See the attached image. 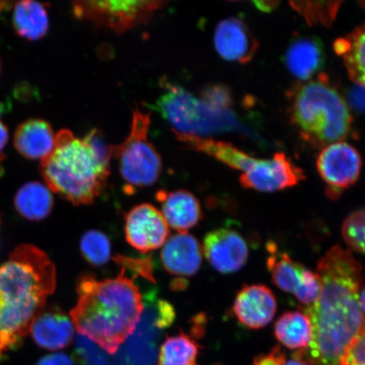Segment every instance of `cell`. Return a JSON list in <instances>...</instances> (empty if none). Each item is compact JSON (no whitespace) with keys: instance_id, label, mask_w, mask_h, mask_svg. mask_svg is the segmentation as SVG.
<instances>
[{"instance_id":"cell-1","label":"cell","mask_w":365,"mask_h":365,"mask_svg":"<svg viewBox=\"0 0 365 365\" xmlns=\"http://www.w3.org/2000/svg\"><path fill=\"white\" fill-rule=\"evenodd\" d=\"M317 274L321 294L307 309L312 339L299 352L312 365H340L365 328L359 302L362 268L349 250L335 246L319 259Z\"/></svg>"},{"instance_id":"cell-2","label":"cell","mask_w":365,"mask_h":365,"mask_svg":"<svg viewBox=\"0 0 365 365\" xmlns=\"http://www.w3.org/2000/svg\"><path fill=\"white\" fill-rule=\"evenodd\" d=\"M56 287V266L35 245H18L0 264V359L20 348Z\"/></svg>"},{"instance_id":"cell-3","label":"cell","mask_w":365,"mask_h":365,"mask_svg":"<svg viewBox=\"0 0 365 365\" xmlns=\"http://www.w3.org/2000/svg\"><path fill=\"white\" fill-rule=\"evenodd\" d=\"M121 271L115 278L105 280L82 274L76 285L78 299L70 312L80 334L109 354H115L133 334L144 309L138 286L124 268Z\"/></svg>"},{"instance_id":"cell-4","label":"cell","mask_w":365,"mask_h":365,"mask_svg":"<svg viewBox=\"0 0 365 365\" xmlns=\"http://www.w3.org/2000/svg\"><path fill=\"white\" fill-rule=\"evenodd\" d=\"M40 171L50 190L75 205L93 203L110 175V168L103 165L84 140L68 130L56 135V145L41 161Z\"/></svg>"},{"instance_id":"cell-5","label":"cell","mask_w":365,"mask_h":365,"mask_svg":"<svg viewBox=\"0 0 365 365\" xmlns=\"http://www.w3.org/2000/svg\"><path fill=\"white\" fill-rule=\"evenodd\" d=\"M289 98L292 122L314 147L326 148L352 135L349 105L327 76L297 85Z\"/></svg>"},{"instance_id":"cell-6","label":"cell","mask_w":365,"mask_h":365,"mask_svg":"<svg viewBox=\"0 0 365 365\" xmlns=\"http://www.w3.org/2000/svg\"><path fill=\"white\" fill-rule=\"evenodd\" d=\"M163 93L155 109L170 123L175 133L205 137L240 131L251 135L231 110L214 108L180 86L163 81Z\"/></svg>"},{"instance_id":"cell-7","label":"cell","mask_w":365,"mask_h":365,"mask_svg":"<svg viewBox=\"0 0 365 365\" xmlns=\"http://www.w3.org/2000/svg\"><path fill=\"white\" fill-rule=\"evenodd\" d=\"M150 125V113L136 109L129 135L113 147V156L118 160L121 176L129 191L153 185L161 175V156L148 140Z\"/></svg>"},{"instance_id":"cell-8","label":"cell","mask_w":365,"mask_h":365,"mask_svg":"<svg viewBox=\"0 0 365 365\" xmlns=\"http://www.w3.org/2000/svg\"><path fill=\"white\" fill-rule=\"evenodd\" d=\"M165 1H75L72 11L77 19L93 22L116 34L147 23Z\"/></svg>"},{"instance_id":"cell-9","label":"cell","mask_w":365,"mask_h":365,"mask_svg":"<svg viewBox=\"0 0 365 365\" xmlns=\"http://www.w3.org/2000/svg\"><path fill=\"white\" fill-rule=\"evenodd\" d=\"M267 250V267L274 284L294 294L303 304L310 307L316 302L322 290L318 274L294 261L289 255L281 253L273 242H269Z\"/></svg>"},{"instance_id":"cell-10","label":"cell","mask_w":365,"mask_h":365,"mask_svg":"<svg viewBox=\"0 0 365 365\" xmlns=\"http://www.w3.org/2000/svg\"><path fill=\"white\" fill-rule=\"evenodd\" d=\"M317 170L327 185V194L336 198L359 180L362 160L352 145L341 141L324 148L317 159Z\"/></svg>"},{"instance_id":"cell-11","label":"cell","mask_w":365,"mask_h":365,"mask_svg":"<svg viewBox=\"0 0 365 365\" xmlns=\"http://www.w3.org/2000/svg\"><path fill=\"white\" fill-rule=\"evenodd\" d=\"M304 180V172L294 165L284 153H277L272 159H257L254 165L240 177L245 189L262 192L291 188Z\"/></svg>"},{"instance_id":"cell-12","label":"cell","mask_w":365,"mask_h":365,"mask_svg":"<svg viewBox=\"0 0 365 365\" xmlns=\"http://www.w3.org/2000/svg\"><path fill=\"white\" fill-rule=\"evenodd\" d=\"M125 239L132 247L145 254L162 247L170 235L162 212L143 203L131 208L125 217Z\"/></svg>"},{"instance_id":"cell-13","label":"cell","mask_w":365,"mask_h":365,"mask_svg":"<svg viewBox=\"0 0 365 365\" xmlns=\"http://www.w3.org/2000/svg\"><path fill=\"white\" fill-rule=\"evenodd\" d=\"M164 270L175 277L172 287L176 290L188 286L186 278L195 275L202 264L200 243L188 232H179L166 241L160 254Z\"/></svg>"},{"instance_id":"cell-14","label":"cell","mask_w":365,"mask_h":365,"mask_svg":"<svg viewBox=\"0 0 365 365\" xmlns=\"http://www.w3.org/2000/svg\"><path fill=\"white\" fill-rule=\"evenodd\" d=\"M202 250L205 259L222 274L238 272L249 258V248L239 232L219 228L205 236Z\"/></svg>"},{"instance_id":"cell-15","label":"cell","mask_w":365,"mask_h":365,"mask_svg":"<svg viewBox=\"0 0 365 365\" xmlns=\"http://www.w3.org/2000/svg\"><path fill=\"white\" fill-rule=\"evenodd\" d=\"M232 310L242 325L250 329H259L275 317V295L266 286L246 285L237 294Z\"/></svg>"},{"instance_id":"cell-16","label":"cell","mask_w":365,"mask_h":365,"mask_svg":"<svg viewBox=\"0 0 365 365\" xmlns=\"http://www.w3.org/2000/svg\"><path fill=\"white\" fill-rule=\"evenodd\" d=\"M217 51L225 61L248 63L258 49V42L247 26L231 17L218 23L214 34Z\"/></svg>"},{"instance_id":"cell-17","label":"cell","mask_w":365,"mask_h":365,"mask_svg":"<svg viewBox=\"0 0 365 365\" xmlns=\"http://www.w3.org/2000/svg\"><path fill=\"white\" fill-rule=\"evenodd\" d=\"M71 317L56 307H46L31 327V335L40 348L57 351L67 348L74 339Z\"/></svg>"},{"instance_id":"cell-18","label":"cell","mask_w":365,"mask_h":365,"mask_svg":"<svg viewBox=\"0 0 365 365\" xmlns=\"http://www.w3.org/2000/svg\"><path fill=\"white\" fill-rule=\"evenodd\" d=\"M156 199L168 225L179 232H187L202 220V205L188 190H159Z\"/></svg>"},{"instance_id":"cell-19","label":"cell","mask_w":365,"mask_h":365,"mask_svg":"<svg viewBox=\"0 0 365 365\" xmlns=\"http://www.w3.org/2000/svg\"><path fill=\"white\" fill-rule=\"evenodd\" d=\"M56 135L48 122L31 118L17 127L14 145L22 157L42 161L53 152Z\"/></svg>"},{"instance_id":"cell-20","label":"cell","mask_w":365,"mask_h":365,"mask_svg":"<svg viewBox=\"0 0 365 365\" xmlns=\"http://www.w3.org/2000/svg\"><path fill=\"white\" fill-rule=\"evenodd\" d=\"M284 61L292 75L301 81H308L317 74L325 63L323 45L312 36L297 38L287 48Z\"/></svg>"},{"instance_id":"cell-21","label":"cell","mask_w":365,"mask_h":365,"mask_svg":"<svg viewBox=\"0 0 365 365\" xmlns=\"http://www.w3.org/2000/svg\"><path fill=\"white\" fill-rule=\"evenodd\" d=\"M175 134L177 139L189 148L213 157L217 161L226 164L234 170L245 173L250 170L257 160L225 141L214 140L208 137L203 138V137L175 133Z\"/></svg>"},{"instance_id":"cell-22","label":"cell","mask_w":365,"mask_h":365,"mask_svg":"<svg viewBox=\"0 0 365 365\" xmlns=\"http://www.w3.org/2000/svg\"><path fill=\"white\" fill-rule=\"evenodd\" d=\"M13 26L16 33L29 41H38L49 29L47 4L24 0L14 4Z\"/></svg>"},{"instance_id":"cell-23","label":"cell","mask_w":365,"mask_h":365,"mask_svg":"<svg viewBox=\"0 0 365 365\" xmlns=\"http://www.w3.org/2000/svg\"><path fill=\"white\" fill-rule=\"evenodd\" d=\"M53 204L51 190L40 182H30L21 186L14 200L17 212L33 222L48 217L53 211Z\"/></svg>"},{"instance_id":"cell-24","label":"cell","mask_w":365,"mask_h":365,"mask_svg":"<svg viewBox=\"0 0 365 365\" xmlns=\"http://www.w3.org/2000/svg\"><path fill=\"white\" fill-rule=\"evenodd\" d=\"M334 49L344 61L350 79L365 89V24L337 39Z\"/></svg>"},{"instance_id":"cell-25","label":"cell","mask_w":365,"mask_h":365,"mask_svg":"<svg viewBox=\"0 0 365 365\" xmlns=\"http://www.w3.org/2000/svg\"><path fill=\"white\" fill-rule=\"evenodd\" d=\"M274 333L287 348L305 350L312 339V322L303 312H286L276 322Z\"/></svg>"},{"instance_id":"cell-26","label":"cell","mask_w":365,"mask_h":365,"mask_svg":"<svg viewBox=\"0 0 365 365\" xmlns=\"http://www.w3.org/2000/svg\"><path fill=\"white\" fill-rule=\"evenodd\" d=\"M199 346L185 334L168 336L160 349L158 365H197Z\"/></svg>"},{"instance_id":"cell-27","label":"cell","mask_w":365,"mask_h":365,"mask_svg":"<svg viewBox=\"0 0 365 365\" xmlns=\"http://www.w3.org/2000/svg\"><path fill=\"white\" fill-rule=\"evenodd\" d=\"M80 250L82 257L93 267L106 264L112 257L111 242L99 230L86 231L81 237Z\"/></svg>"},{"instance_id":"cell-28","label":"cell","mask_w":365,"mask_h":365,"mask_svg":"<svg viewBox=\"0 0 365 365\" xmlns=\"http://www.w3.org/2000/svg\"><path fill=\"white\" fill-rule=\"evenodd\" d=\"M340 1H296L290 4L309 25L330 26L335 21Z\"/></svg>"},{"instance_id":"cell-29","label":"cell","mask_w":365,"mask_h":365,"mask_svg":"<svg viewBox=\"0 0 365 365\" xmlns=\"http://www.w3.org/2000/svg\"><path fill=\"white\" fill-rule=\"evenodd\" d=\"M341 234L351 250L365 254V209L359 210L346 218Z\"/></svg>"},{"instance_id":"cell-30","label":"cell","mask_w":365,"mask_h":365,"mask_svg":"<svg viewBox=\"0 0 365 365\" xmlns=\"http://www.w3.org/2000/svg\"><path fill=\"white\" fill-rule=\"evenodd\" d=\"M200 99L220 110H231L232 98L230 90L222 85H212L202 91Z\"/></svg>"},{"instance_id":"cell-31","label":"cell","mask_w":365,"mask_h":365,"mask_svg":"<svg viewBox=\"0 0 365 365\" xmlns=\"http://www.w3.org/2000/svg\"><path fill=\"white\" fill-rule=\"evenodd\" d=\"M84 141L89 145L94 155L103 165L110 168L113 147L105 140L102 132L98 129L91 130L84 137Z\"/></svg>"},{"instance_id":"cell-32","label":"cell","mask_w":365,"mask_h":365,"mask_svg":"<svg viewBox=\"0 0 365 365\" xmlns=\"http://www.w3.org/2000/svg\"><path fill=\"white\" fill-rule=\"evenodd\" d=\"M116 262L120 264L122 268L129 269L135 275L143 276L149 281L154 282L153 264L150 258L134 259L125 257H117Z\"/></svg>"},{"instance_id":"cell-33","label":"cell","mask_w":365,"mask_h":365,"mask_svg":"<svg viewBox=\"0 0 365 365\" xmlns=\"http://www.w3.org/2000/svg\"><path fill=\"white\" fill-rule=\"evenodd\" d=\"M340 365H365V328L346 350Z\"/></svg>"},{"instance_id":"cell-34","label":"cell","mask_w":365,"mask_h":365,"mask_svg":"<svg viewBox=\"0 0 365 365\" xmlns=\"http://www.w3.org/2000/svg\"><path fill=\"white\" fill-rule=\"evenodd\" d=\"M286 354L280 346H277L271 352L257 356L254 360L253 365H285Z\"/></svg>"},{"instance_id":"cell-35","label":"cell","mask_w":365,"mask_h":365,"mask_svg":"<svg viewBox=\"0 0 365 365\" xmlns=\"http://www.w3.org/2000/svg\"><path fill=\"white\" fill-rule=\"evenodd\" d=\"M36 365H76L70 356L63 353H56L44 356Z\"/></svg>"},{"instance_id":"cell-36","label":"cell","mask_w":365,"mask_h":365,"mask_svg":"<svg viewBox=\"0 0 365 365\" xmlns=\"http://www.w3.org/2000/svg\"><path fill=\"white\" fill-rule=\"evenodd\" d=\"M351 104L359 110L365 111V89L355 88L349 95Z\"/></svg>"},{"instance_id":"cell-37","label":"cell","mask_w":365,"mask_h":365,"mask_svg":"<svg viewBox=\"0 0 365 365\" xmlns=\"http://www.w3.org/2000/svg\"><path fill=\"white\" fill-rule=\"evenodd\" d=\"M9 140V130L4 122L0 120V155L3 154L2 150L6 148Z\"/></svg>"},{"instance_id":"cell-38","label":"cell","mask_w":365,"mask_h":365,"mask_svg":"<svg viewBox=\"0 0 365 365\" xmlns=\"http://www.w3.org/2000/svg\"><path fill=\"white\" fill-rule=\"evenodd\" d=\"M255 6L264 12H270L277 6L278 3L276 1H257L255 2Z\"/></svg>"},{"instance_id":"cell-39","label":"cell","mask_w":365,"mask_h":365,"mask_svg":"<svg viewBox=\"0 0 365 365\" xmlns=\"http://www.w3.org/2000/svg\"><path fill=\"white\" fill-rule=\"evenodd\" d=\"M285 365H312L307 360L303 359L299 352L293 354V359L287 360Z\"/></svg>"},{"instance_id":"cell-40","label":"cell","mask_w":365,"mask_h":365,"mask_svg":"<svg viewBox=\"0 0 365 365\" xmlns=\"http://www.w3.org/2000/svg\"><path fill=\"white\" fill-rule=\"evenodd\" d=\"M360 307H361L364 318L365 319V286L360 289L359 293Z\"/></svg>"},{"instance_id":"cell-41","label":"cell","mask_w":365,"mask_h":365,"mask_svg":"<svg viewBox=\"0 0 365 365\" xmlns=\"http://www.w3.org/2000/svg\"><path fill=\"white\" fill-rule=\"evenodd\" d=\"M4 158H6V157H4V154L0 155V176H1L4 173V168L2 166V163H3Z\"/></svg>"},{"instance_id":"cell-42","label":"cell","mask_w":365,"mask_h":365,"mask_svg":"<svg viewBox=\"0 0 365 365\" xmlns=\"http://www.w3.org/2000/svg\"><path fill=\"white\" fill-rule=\"evenodd\" d=\"M10 4L9 2H4L0 1V12L4 10V9H6L8 7V4Z\"/></svg>"},{"instance_id":"cell-43","label":"cell","mask_w":365,"mask_h":365,"mask_svg":"<svg viewBox=\"0 0 365 365\" xmlns=\"http://www.w3.org/2000/svg\"><path fill=\"white\" fill-rule=\"evenodd\" d=\"M360 4H361V6L365 8V1H362V2H360Z\"/></svg>"}]
</instances>
